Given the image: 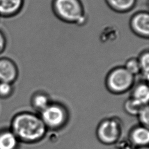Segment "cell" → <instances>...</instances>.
<instances>
[{
	"mask_svg": "<svg viewBox=\"0 0 149 149\" xmlns=\"http://www.w3.org/2000/svg\"><path fill=\"white\" fill-rule=\"evenodd\" d=\"M129 26L132 31L139 37L148 39L149 37V13L147 11H139L130 19Z\"/></svg>",
	"mask_w": 149,
	"mask_h": 149,
	"instance_id": "cell-6",
	"label": "cell"
},
{
	"mask_svg": "<svg viewBox=\"0 0 149 149\" xmlns=\"http://www.w3.org/2000/svg\"><path fill=\"white\" fill-rule=\"evenodd\" d=\"M13 93V86L12 83L0 81V99H6Z\"/></svg>",
	"mask_w": 149,
	"mask_h": 149,
	"instance_id": "cell-18",
	"label": "cell"
},
{
	"mask_svg": "<svg viewBox=\"0 0 149 149\" xmlns=\"http://www.w3.org/2000/svg\"><path fill=\"white\" fill-rule=\"evenodd\" d=\"M139 63L140 74L146 81L148 80L149 76V52L145 50L140 53L137 58Z\"/></svg>",
	"mask_w": 149,
	"mask_h": 149,
	"instance_id": "cell-14",
	"label": "cell"
},
{
	"mask_svg": "<svg viewBox=\"0 0 149 149\" xmlns=\"http://www.w3.org/2000/svg\"><path fill=\"white\" fill-rule=\"evenodd\" d=\"M48 95L44 93L40 92L34 94L31 98V105L34 109L41 112L51 104Z\"/></svg>",
	"mask_w": 149,
	"mask_h": 149,
	"instance_id": "cell-13",
	"label": "cell"
},
{
	"mask_svg": "<svg viewBox=\"0 0 149 149\" xmlns=\"http://www.w3.org/2000/svg\"><path fill=\"white\" fill-rule=\"evenodd\" d=\"M143 107L135 101L131 97L128 98L124 104V109L125 111L131 115H136L139 111Z\"/></svg>",
	"mask_w": 149,
	"mask_h": 149,
	"instance_id": "cell-15",
	"label": "cell"
},
{
	"mask_svg": "<svg viewBox=\"0 0 149 149\" xmlns=\"http://www.w3.org/2000/svg\"><path fill=\"white\" fill-rule=\"evenodd\" d=\"M7 44L6 37L3 32L0 30V55L5 50Z\"/></svg>",
	"mask_w": 149,
	"mask_h": 149,
	"instance_id": "cell-19",
	"label": "cell"
},
{
	"mask_svg": "<svg viewBox=\"0 0 149 149\" xmlns=\"http://www.w3.org/2000/svg\"><path fill=\"white\" fill-rule=\"evenodd\" d=\"M52 10L60 20L75 24H84L86 14L81 0H52Z\"/></svg>",
	"mask_w": 149,
	"mask_h": 149,
	"instance_id": "cell-2",
	"label": "cell"
},
{
	"mask_svg": "<svg viewBox=\"0 0 149 149\" xmlns=\"http://www.w3.org/2000/svg\"><path fill=\"white\" fill-rule=\"evenodd\" d=\"M141 125L148 128L149 126V107L148 105L141 107L137 115Z\"/></svg>",
	"mask_w": 149,
	"mask_h": 149,
	"instance_id": "cell-17",
	"label": "cell"
},
{
	"mask_svg": "<svg viewBox=\"0 0 149 149\" xmlns=\"http://www.w3.org/2000/svg\"><path fill=\"white\" fill-rule=\"evenodd\" d=\"M135 149H149L148 146H146V147H137Z\"/></svg>",
	"mask_w": 149,
	"mask_h": 149,
	"instance_id": "cell-21",
	"label": "cell"
},
{
	"mask_svg": "<svg viewBox=\"0 0 149 149\" xmlns=\"http://www.w3.org/2000/svg\"><path fill=\"white\" fill-rule=\"evenodd\" d=\"M19 140L10 129H0V149H18Z\"/></svg>",
	"mask_w": 149,
	"mask_h": 149,
	"instance_id": "cell-10",
	"label": "cell"
},
{
	"mask_svg": "<svg viewBox=\"0 0 149 149\" xmlns=\"http://www.w3.org/2000/svg\"><path fill=\"white\" fill-rule=\"evenodd\" d=\"M133 146L129 140H122L118 144V149H133Z\"/></svg>",
	"mask_w": 149,
	"mask_h": 149,
	"instance_id": "cell-20",
	"label": "cell"
},
{
	"mask_svg": "<svg viewBox=\"0 0 149 149\" xmlns=\"http://www.w3.org/2000/svg\"><path fill=\"white\" fill-rule=\"evenodd\" d=\"M142 106L148 105L149 100V88L147 83L141 82L137 84L130 97Z\"/></svg>",
	"mask_w": 149,
	"mask_h": 149,
	"instance_id": "cell-12",
	"label": "cell"
},
{
	"mask_svg": "<svg viewBox=\"0 0 149 149\" xmlns=\"http://www.w3.org/2000/svg\"><path fill=\"white\" fill-rule=\"evenodd\" d=\"M122 129V123L118 118H107L98 125L97 136L99 141L103 144H115L120 139Z\"/></svg>",
	"mask_w": 149,
	"mask_h": 149,
	"instance_id": "cell-5",
	"label": "cell"
},
{
	"mask_svg": "<svg viewBox=\"0 0 149 149\" xmlns=\"http://www.w3.org/2000/svg\"><path fill=\"white\" fill-rule=\"evenodd\" d=\"M129 140L137 147L147 146L149 142L148 128L142 125L134 127L130 132Z\"/></svg>",
	"mask_w": 149,
	"mask_h": 149,
	"instance_id": "cell-9",
	"label": "cell"
},
{
	"mask_svg": "<svg viewBox=\"0 0 149 149\" xmlns=\"http://www.w3.org/2000/svg\"><path fill=\"white\" fill-rule=\"evenodd\" d=\"M24 0H0V17L10 18L20 13Z\"/></svg>",
	"mask_w": 149,
	"mask_h": 149,
	"instance_id": "cell-8",
	"label": "cell"
},
{
	"mask_svg": "<svg viewBox=\"0 0 149 149\" xmlns=\"http://www.w3.org/2000/svg\"><path fill=\"white\" fill-rule=\"evenodd\" d=\"M18 68L16 63L8 57L0 58V81L13 84L18 77Z\"/></svg>",
	"mask_w": 149,
	"mask_h": 149,
	"instance_id": "cell-7",
	"label": "cell"
},
{
	"mask_svg": "<svg viewBox=\"0 0 149 149\" xmlns=\"http://www.w3.org/2000/svg\"><path fill=\"white\" fill-rule=\"evenodd\" d=\"M112 10L120 13H127L134 8L137 0H105Z\"/></svg>",
	"mask_w": 149,
	"mask_h": 149,
	"instance_id": "cell-11",
	"label": "cell"
},
{
	"mask_svg": "<svg viewBox=\"0 0 149 149\" xmlns=\"http://www.w3.org/2000/svg\"><path fill=\"white\" fill-rule=\"evenodd\" d=\"M124 67L134 76L140 73V66L137 58L133 57L129 58L126 61Z\"/></svg>",
	"mask_w": 149,
	"mask_h": 149,
	"instance_id": "cell-16",
	"label": "cell"
},
{
	"mask_svg": "<svg viewBox=\"0 0 149 149\" xmlns=\"http://www.w3.org/2000/svg\"><path fill=\"white\" fill-rule=\"evenodd\" d=\"M40 113V116L47 128L52 130L61 129L65 125L68 119L66 109L58 103L51 102Z\"/></svg>",
	"mask_w": 149,
	"mask_h": 149,
	"instance_id": "cell-4",
	"label": "cell"
},
{
	"mask_svg": "<svg viewBox=\"0 0 149 149\" xmlns=\"http://www.w3.org/2000/svg\"><path fill=\"white\" fill-rule=\"evenodd\" d=\"M134 82V76L129 73L124 66L112 69L106 78L108 90L114 94H122L129 90Z\"/></svg>",
	"mask_w": 149,
	"mask_h": 149,
	"instance_id": "cell-3",
	"label": "cell"
},
{
	"mask_svg": "<svg viewBox=\"0 0 149 149\" xmlns=\"http://www.w3.org/2000/svg\"><path fill=\"white\" fill-rule=\"evenodd\" d=\"M10 126L19 141L26 143L40 141L47 130L41 117L30 112L16 113L11 119Z\"/></svg>",
	"mask_w": 149,
	"mask_h": 149,
	"instance_id": "cell-1",
	"label": "cell"
}]
</instances>
